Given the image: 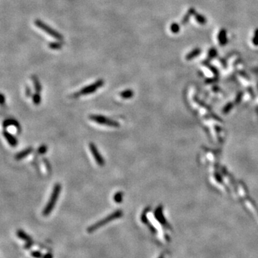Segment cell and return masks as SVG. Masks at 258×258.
Masks as SVG:
<instances>
[{"label": "cell", "mask_w": 258, "mask_h": 258, "mask_svg": "<svg viewBox=\"0 0 258 258\" xmlns=\"http://www.w3.org/2000/svg\"><path fill=\"white\" fill-rule=\"evenodd\" d=\"M60 192H61V185L59 183H57L54 186L53 190H52L51 196L49 197V201H48L47 205L45 207V209L42 211V214L44 216H47L52 212L53 210L54 206H55L57 200L58 199L59 195H60Z\"/></svg>", "instance_id": "cell-1"}, {"label": "cell", "mask_w": 258, "mask_h": 258, "mask_svg": "<svg viewBox=\"0 0 258 258\" xmlns=\"http://www.w3.org/2000/svg\"><path fill=\"white\" fill-rule=\"evenodd\" d=\"M122 216H123L122 210L118 209V210L113 211L112 214H109V215L105 217V218H103V219H101V220L98 221V222H96V223H95L94 224H93V225L90 226L88 228L87 231L89 233H92V232L96 231V230H97L98 229L100 228V227L105 225V224L108 223V222H112V221L115 220V219H118V218L121 217Z\"/></svg>", "instance_id": "cell-2"}, {"label": "cell", "mask_w": 258, "mask_h": 258, "mask_svg": "<svg viewBox=\"0 0 258 258\" xmlns=\"http://www.w3.org/2000/svg\"><path fill=\"white\" fill-rule=\"evenodd\" d=\"M105 82L102 80H98V81H95V83H93V84L89 85V86H86V87L83 88L81 90H80L79 91L76 92L75 93L71 95L72 98H77L80 97L82 95H87L89 94L93 93H95L97 90H98L100 88H101L102 86L104 85Z\"/></svg>", "instance_id": "cell-3"}, {"label": "cell", "mask_w": 258, "mask_h": 258, "mask_svg": "<svg viewBox=\"0 0 258 258\" xmlns=\"http://www.w3.org/2000/svg\"><path fill=\"white\" fill-rule=\"evenodd\" d=\"M89 118L93 122L98 123L100 125H104V126L113 128L120 127V123L118 121L111 119V118H107L105 116H100V115H90Z\"/></svg>", "instance_id": "cell-4"}, {"label": "cell", "mask_w": 258, "mask_h": 258, "mask_svg": "<svg viewBox=\"0 0 258 258\" xmlns=\"http://www.w3.org/2000/svg\"><path fill=\"white\" fill-rule=\"evenodd\" d=\"M35 25H36L37 27H39L40 30L44 31L45 33H47L49 36L52 37L54 38V39L57 40L59 41H61L63 40V37H62V35L60 34V33H59L58 32L55 31V30H53L52 27L48 26V25H46V24H45L44 22H42L41 20H37L35 22Z\"/></svg>", "instance_id": "cell-5"}, {"label": "cell", "mask_w": 258, "mask_h": 258, "mask_svg": "<svg viewBox=\"0 0 258 258\" xmlns=\"http://www.w3.org/2000/svg\"><path fill=\"white\" fill-rule=\"evenodd\" d=\"M89 148L90 151L91 153H92L94 159H95V162L97 163V164H98L99 166H102L105 165V159L104 158L101 156L100 153L99 152L98 149L97 148L96 146L93 143L90 142L89 143Z\"/></svg>", "instance_id": "cell-6"}, {"label": "cell", "mask_w": 258, "mask_h": 258, "mask_svg": "<svg viewBox=\"0 0 258 258\" xmlns=\"http://www.w3.org/2000/svg\"><path fill=\"white\" fill-rule=\"evenodd\" d=\"M3 135H4L6 140L7 141L8 143H9L11 146L15 147L18 144V141H17V139H16L15 136L12 135V134H10L9 132H8V131H3Z\"/></svg>", "instance_id": "cell-7"}, {"label": "cell", "mask_w": 258, "mask_h": 258, "mask_svg": "<svg viewBox=\"0 0 258 258\" xmlns=\"http://www.w3.org/2000/svg\"><path fill=\"white\" fill-rule=\"evenodd\" d=\"M218 41L221 45H225L227 42V31L224 29H222L219 31L218 34Z\"/></svg>", "instance_id": "cell-8"}, {"label": "cell", "mask_w": 258, "mask_h": 258, "mask_svg": "<svg viewBox=\"0 0 258 258\" xmlns=\"http://www.w3.org/2000/svg\"><path fill=\"white\" fill-rule=\"evenodd\" d=\"M33 151V148H32V147H29V148H27L26 149L20 151V153H17L15 156V158L17 160H21L22 159V158H25V157L29 156V155H30Z\"/></svg>", "instance_id": "cell-9"}, {"label": "cell", "mask_w": 258, "mask_h": 258, "mask_svg": "<svg viewBox=\"0 0 258 258\" xmlns=\"http://www.w3.org/2000/svg\"><path fill=\"white\" fill-rule=\"evenodd\" d=\"M9 126H13V127L16 128L17 129H20V124H19V123L16 120L12 119V118L5 120L4 121V123H3V127L4 128H8Z\"/></svg>", "instance_id": "cell-10"}, {"label": "cell", "mask_w": 258, "mask_h": 258, "mask_svg": "<svg viewBox=\"0 0 258 258\" xmlns=\"http://www.w3.org/2000/svg\"><path fill=\"white\" fill-rule=\"evenodd\" d=\"M200 52H201V49H200L199 48H195V49H194L193 50H192L190 52H189V53L187 54V56H186V59H187V60H192V59L195 58L197 56H198L199 54H200Z\"/></svg>", "instance_id": "cell-11"}, {"label": "cell", "mask_w": 258, "mask_h": 258, "mask_svg": "<svg viewBox=\"0 0 258 258\" xmlns=\"http://www.w3.org/2000/svg\"><path fill=\"white\" fill-rule=\"evenodd\" d=\"M134 95V90L131 89H126L123 90L120 93V96L123 99H130L133 97Z\"/></svg>", "instance_id": "cell-12"}, {"label": "cell", "mask_w": 258, "mask_h": 258, "mask_svg": "<svg viewBox=\"0 0 258 258\" xmlns=\"http://www.w3.org/2000/svg\"><path fill=\"white\" fill-rule=\"evenodd\" d=\"M32 80H33V84H34V88L36 93H40L42 90V86L39 80H38V78H37L35 75H33V76L32 77Z\"/></svg>", "instance_id": "cell-13"}, {"label": "cell", "mask_w": 258, "mask_h": 258, "mask_svg": "<svg viewBox=\"0 0 258 258\" xmlns=\"http://www.w3.org/2000/svg\"><path fill=\"white\" fill-rule=\"evenodd\" d=\"M123 193L122 192H118L113 196V200H114L115 202L120 204V203L122 202L123 201Z\"/></svg>", "instance_id": "cell-14"}, {"label": "cell", "mask_w": 258, "mask_h": 258, "mask_svg": "<svg viewBox=\"0 0 258 258\" xmlns=\"http://www.w3.org/2000/svg\"><path fill=\"white\" fill-rule=\"evenodd\" d=\"M194 15L195 19H196V20L198 22L199 24H200V25H205L206 24V19L205 18L204 16L201 15V14H197V12H195V14Z\"/></svg>", "instance_id": "cell-15"}, {"label": "cell", "mask_w": 258, "mask_h": 258, "mask_svg": "<svg viewBox=\"0 0 258 258\" xmlns=\"http://www.w3.org/2000/svg\"><path fill=\"white\" fill-rule=\"evenodd\" d=\"M33 102L35 105H38L41 102V95L40 93H36L33 95Z\"/></svg>", "instance_id": "cell-16"}, {"label": "cell", "mask_w": 258, "mask_h": 258, "mask_svg": "<svg viewBox=\"0 0 258 258\" xmlns=\"http://www.w3.org/2000/svg\"><path fill=\"white\" fill-rule=\"evenodd\" d=\"M62 47V44L60 42H51L49 44V47L52 49H60Z\"/></svg>", "instance_id": "cell-17"}, {"label": "cell", "mask_w": 258, "mask_h": 258, "mask_svg": "<svg viewBox=\"0 0 258 258\" xmlns=\"http://www.w3.org/2000/svg\"><path fill=\"white\" fill-rule=\"evenodd\" d=\"M170 30L173 33H177L180 30V27L177 23H173L170 26Z\"/></svg>", "instance_id": "cell-18"}, {"label": "cell", "mask_w": 258, "mask_h": 258, "mask_svg": "<svg viewBox=\"0 0 258 258\" xmlns=\"http://www.w3.org/2000/svg\"><path fill=\"white\" fill-rule=\"evenodd\" d=\"M17 235L19 238H20L21 239H23V240H30V237L25 233V232H23L22 230H18L17 232Z\"/></svg>", "instance_id": "cell-19"}, {"label": "cell", "mask_w": 258, "mask_h": 258, "mask_svg": "<svg viewBox=\"0 0 258 258\" xmlns=\"http://www.w3.org/2000/svg\"><path fill=\"white\" fill-rule=\"evenodd\" d=\"M47 146L42 145L41 146H40L39 148L37 149V152L39 153H40V154H44V153H45L46 152H47Z\"/></svg>", "instance_id": "cell-20"}, {"label": "cell", "mask_w": 258, "mask_h": 258, "mask_svg": "<svg viewBox=\"0 0 258 258\" xmlns=\"http://www.w3.org/2000/svg\"><path fill=\"white\" fill-rule=\"evenodd\" d=\"M252 42L254 45H258V29L254 32V35L252 38Z\"/></svg>", "instance_id": "cell-21"}, {"label": "cell", "mask_w": 258, "mask_h": 258, "mask_svg": "<svg viewBox=\"0 0 258 258\" xmlns=\"http://www.w3.org/2000/svg\"><path fill=\"white\" fill-rule=\"evenodd\" d=\"M25 91H26V95L27 97H30V96L31 95V89H30L29 87H27L26 90Z\"/></svg>", "instance_id": "cell-22"}, {"label": "cell", "mask_w": 258, "mask_h": 258, "mask_svg": "<svg viewBox=\"0 0 258 258\" xmlns=\"http://www.w3.org/2000/svg\"><path fill=\"white\" fill-rule=\"evenodd\" d=\"M4 99H5V98H4V95H3V94H1V105H3V104H4Z\"/></svg>", "instance_id": "cell-23"}]
</instances>
